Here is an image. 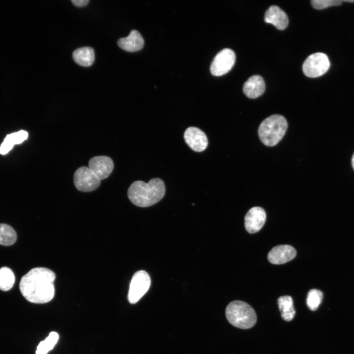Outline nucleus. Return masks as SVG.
<instances>
[{
	"label": "nucleus",
	"mask_w": 354,
	"mask_h": 354,
	"mask_svg": "<svg viewBox=\"0 0 354 354\" xmlns=\"http://www.w3.org/2000/svg\"><path fill=\"white\" fill-rule=\"evenodd\" d=\"M55 273L45 267H35L21 278L19 288L23 296L29 302L44 303L54 296Z\"/></svg>",
	"instance_id": "nucleus-1"
},
{
	"label": "nucleus",
	"mask_w": 354,
	"mask_h": 354,
	"mask_svg": "<svg viewBox=\"0 0 354 354\" xmlns=\"http://www.w3.org/2000/svg\"><path fill=\"white\" fill-rule=\"evenodd\" d=\"M165 193L163 181L159 178H154L147 183L141 180L134 181L128 189L127 196L134 205L145 207L158 202Z\"/></svg>",
	"instance_id": "nucleus-2"
},
{
	"label": "nucleus",
	"mask_w": 354,
	"mask_h": 354,
	"mask_svg": "<svg viewBox=\"0 0 354 354\" xmlns=\"http://www.w3.org/2000/svg\"><path fill=\"white\" fill-rule=\"evenodd\" d=\"M287 128V121L283 116L271 115L264 119L259 126L260 139L266 146H274L282 140Z\"/></svg>",
	"instance_id": "nucleus-3"
},
{
	"label": "nucleus",
	"mask_w": 354,
	"mask_h": 354,
	"mask_svg": "<svg viewBox=\"0 0 354 354\" xmlns=\"http://www.w3.org/2000/svg\"><path fill=\"white\" fill-rule=\"evenodd\" d=\"M227 319L233 325L241 329L253 327L257 321L253 308L248 303L240 300L231 302L225 311Z\"/></svg>",
	"instance_id": "nucleus-4"
},
{
	"label": "nucleus",
	"mask_w": 354,
	"mask_h": 354,
	"mask_svg": "<svg viewBox=\"0 0 354 354\" xmlns=\"http://www.w3.org/2000/svg\"><path fill=\"white\" fill-rule=\"evenodd\" d=\"M330 62L327 56L323 53L310 55L302 65L304 74L310 78H316L325 74L328 70Z\"/></svg>",
	"instance_id": "nucleus-5"
},
{
	"label": "nucleus",
	"mask_w": 354,
	"mask_h": 354,
	"mask_svg": "<svg viewBox=\"0 0 354 354\" xmlns=\"http://www.w3.org/2000/svg\"><path fill=\"white\" fill-rule=\"evenodd\" d=\"M150 278L148 274L144 270L136 272L129 285L128 294L129 302L132 304L137 302L147 292L150 286Z\"/></svg>",
	"instance_id": "nucleus-6"
},
{
	"label": "nucleus",
	"mask_w": 354,
	"mask_h": 354,
	"mask_svg": "<svg viewBox=\"0 0 354 354\" xmlns=\"http://www.w3.org/2000/svg\"><path fill=\"white\" fill-rule=\"evenodd\" d=\"M235 61L234 52L229 48L224 49L214 57L210 67V72L215 76L223 75L231 70Z\"/></svg>",
	"instance_id": "nucleus-7"
},
{
	"label": "nucleus",
	"mask_w": 354,
	"mask_h": 354,
	"mask_svg": "<svg viewBox=\"0 0 354 354\" xmlns=\"http://www.w3.org/2000/svg\"><path fill=\"white\" fill-rule=\"evenodd\" d=\"M74 183L78 190L90 192L99 187L100 180L88 167L82 166L74 174Z\"/></svg>",
	"instance_id": "nucleus-8"
},
{
	"label": "nucleus",
	"mask_w": 354,
	"mask_h": 354,
	"mask_svg": "<svg viewBox=\"0 0 354 354\" xmlns=\"http://www.w3.org/2000/svg\"><path fill=\"white\" fill-rule=\"evenodd\" d=\"M184 139L190 148L196 152L204 150L208 145L206 134L196 127L191 126L187 128L184 133Z\"/></svg>",
	"instance_id": "nucleus-9"
},
{
	"label": "nucleus",
	"mask_w": 354,
	"mask_h": 354,
	"mask_svg": "<svg viewBox=\"0 0 354 354\" xmlns=\"http://www.w3.org/2000/svg\"><path fill=\"white\" fill-rule=\"evenodd\" d=\"M266 220L265 210L260 207L251 208L244 218V225L246 231L250 234L258 232L263 227Z\"/></svg>",
	"instance_id": "nucleus-10"
},
{
	"label": "nucleus",
	"mask_w": 354,
	"mask_h": 354,
	"mask_svg": "<svg viewBox=\"0 0 354 354\" xmlns=\"http://www.w3.org/2000/svg\"><path fill=\"white\" fill-rule=\"evenodd\" d=\"M88 168L100 180H102L111 174L114 169V163L110 157L97 156L89 160Z\"/></svg>",
	"instance_id": "nucleus-11"
},
{
	"label": "nucleus",
	"mask_w": 354,
	"mask_h": 354,
	"mask_svg": "<svg viewBox=\"0 0 354 354\" xmlns=\"http://www.w3.org/2000/svg\"><path fill=\"white\" fill-rule=\"evenodd\" d=\"M296 255L295 249L291 245H279L270 250L267 255V259L272 264L280 265L292 260Z\"/></svg>",
	"instance_id": "nucleus-12"
},
{
	"label": "nucleus",
	"mask_w": 354,
	"mask_h": 354,
	"mask_svg": "<svg viewBox=\"0 0 354 354\" xmlns=\"http://www.w3.org/2000/svg\"><path fill=\"white\" fill-rule=\"evenodd\" d=\"M265 22L272 24L278 30H283L288 26L289 20L286 13L276 5L270 6L266 11Z\"/></svg>",
	"instance_id": "nucleus-13"
},
{
	"label": "nucleus",
	"mask_w": 354,
	"mask_h": 354,
	"mask_svg": "<svg viewBox=\"0 0 354 354\" xmlns=\"http://www.w3.org/2000/svg\"><path fill=\"white\" fill-rule=\"evenodd\" d=\"M265 90V83L263 78L256 75L250 77L244 83L243 91L250 98H256L262 95Z\"/></svg>",
	"instance_id": "nucleus-14"
},
{
	"label": "nucleus",
	"mask_w": 354,
	"mask_h": 354,
	"mask_svg": "<svg viewBox=\"0 0 354 354\" xmlns=\"http://www.w3.org/2000/svg\"><path fill=\"white\" fill-rule=\"evenodd\" d=\"M118 44L122 49L128 52H133L142 49L144 44V40L138 31L133 30L127 37L120 38L118 42Z\"/></svg>",
	"instance_id": "nucleus-15"
},
{
	"label": "nucleus",
	"mask_w": 354,
	"mask_h": 354,
	"mask_svg": "<svg viewBox=\"0 0 354 354\" xmlns=\"http://www.w3.org/2000/svg\"><path fill=\"white\" fill-rule=\"evenodd\" d=\"M28 137V133L23 130L7 135L0 147V153L2 155L6 154L14 145L21 144Z\"/></svg>",
	"instance_id": "nucleus-16"
},
{
	"label": "nucleus",
	"mask_w": 354,
	"mask_h": 354,
	"mask_svg": "<svg viewBox=\"0 0 354 354\" xmlns=\"http://www.w3.org/2000/svg\"><path fill=\"white\" fill-rule=\"evenodd\" d=\"M72 55L75 62L83 66H89L94 60V50L89 47L78 48L73 52Z\"/></svg>",
	"instance_id": "nucleus-17"
},
{
	"label": "nucleus",
	"mask_w": 354,
	"mask_h": 354,
	"mask_svg": "<svg viewBox=\"0 0 354 354\" xmlns=\"http://www.w3.org/2000/svg\"><path fill=\"white\" fill-rule=\"evenodd\" d=\"M277 303L282 319L287 322L292 320L295 314L292 297L289 295L281 296L278 298Z\"/></svg>",
	"instance_id": "nucleus-18"
},
{
	"label": "nucleus",
	"mask_w": 354,
	"mask_h": 354,
	"mask_svg": "<svg viewBox=\"0 0 354 354\" xmlns=\"http://www.w3.org/2000/svg\"><path fill=\"white\" fill-rule=\"evenodd\" d=\"M17 235L15 230L9 225L0 224V244L9 246L15 243Z\"/></svg>",
	"instance_id": "nucleus-19"
},
{
	"label": "nucleus",
	"mask_w": 354,
	"mask_h": 354,
	"mask_svg": "<svg viewBox=\"0 0 354 354\" xmlns=\"http://www.w3.org/2000/svg\"><path fill=\"white\" fill-rule=\"evenodd\" d=\"M15 282V276L12 270L7 267L0 268V290L7 291L10 290Z\"/></svg>",
	"instance_id": "nucleus-20"
},
{
	"label": "nucleus",
	"mask_w": 354,
	"mask_h": 354,
	"mask_svg": "<svg viewBox=\"0 0 354 354\" xmlns=\"http://www.w3.org/2000/svg\"><path fill=\"white\" fill-rule=\"evenodd\" d=\"M59 338V334L57 332H50L45 340L41 341L37 347L36 354H47L54 348Z\"/></svg>",
	"instance_id": "nucleus-21"
},
{
	"label": "nucleus",
	"mask_w": 354,
	"mask_h": 354,
	"mask_svg": "<svg viewBox=\"0 0 354 354\" xmlns=\"http://www.w3.org/2000/svg\"><path fill=\"white\" fill-rule=\"evenodd\" d=\"M323 297L322 291L317 289H311L308 293L306 303L312 311L316 310L321 303Z\"/></svg>",
	"instance_id": "nucleus-22"
},
{
	"label": "nucleus",
	"mask_w": 354,
	"mask_h": 354,
	"mask_svg": "<svg viewBox=\"0 0 354 354\" xmlns=\"http://www.w3.org/2000/svg\"><path fill=\"white\" fill-rule=\"evenodd\" d=\"M340 0H312L311 2L312 6L316 9H323L328 7L338 6L341 4Z\"/></svg>",
	"instance_id": "nucleus-23"
},
{
	"label": "nucleus",
	"mask_w": 354,
	"mask_h": 354,
	"mask_svg": "<svg viewBox=\"0 0 354 354\" xmlns=\"http://www.w3.org/2000/svg\"><path fill=\"white\" fill-rule=\"evenodd\" d=\"M73 4L79 7H82L86 5L89 2L88 0H72Z\"/></svg>",
	"instance_id": "nucleus-24"
},
{
	"label": "nucleus",
	"mask_w": 354,
	"mask_h": 354,
	"mask_svg": "<svg viewBox=\"0 0 354 354\" xmlns=\"http://www.w3.org/2000/svg\"><path fill=\"white\" fill-rule=\"evenodd\" d=\"M352 166H353V169H354V153L353 156V157H352Z\"/></svg>",
	"instance_id": "nucleus-25"
},
{
	"label": "nucleus",
	"mask_w": 354,
	"mask_h": 354,
	"mask_svg": "<svg viewBox=\"0 0 354 354\" xmlns=\"http://www.w3.org/2000/svg\"><path fill=\"white\" fill-rule=\"evenodd\" d=\"M343 1L348 2H354V0H343Z\"/></svg>",
	"instance_id": "nucleus-26"
}]
</instances>
